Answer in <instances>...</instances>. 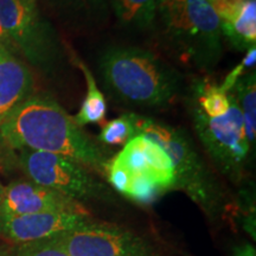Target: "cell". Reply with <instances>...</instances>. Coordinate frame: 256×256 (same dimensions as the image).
<instances>
[{
	"label": "cell",
	"instance_id": "6da1fadb",
	"mask_svg": "<svg viewBox=\"0 0 256 256\" xmlns=\"http://www.w3.org/2000/svg\"><path fill=\"white\" fill-rule=\"evenodd\" d=\"M0 139L14 150L68 156L87 168L106 171L107 160L96 144L52 98L30 96L0 124Z\"/></svg>",
	"mask_w": 256,
	"mask_h": 256
},
{
	"label": "cell",
	"instance_id": "7a4b0ae2",
	"mask_svg": "<svg viewBox=\"0 0 256 256\" xmlns=\"http://www.w3.org/2000/svg\"><path fill=\"white\" fill-rule=\"evenodd\" d=\"M156 19L165 46L182 62L202 70L218 63L222 19L206 0H158Z\"/></svg>",
	"mask_w": 256,
	"mask_h": 256
},
{
	"label": "cell",
	"instance_id": "3957f363",
	"mask_svg": "<svg viewBox=\"0 0 256 256\" xmlns=\"http://www.w3.org/2000/svg\"><path fill=\"white\" fill-rule=\"evenodd\" d=\"M104 87L118 100L156 107L177 95L180 78L151 51L133 46L110 48L100 60Z\"/></svg>",
	"mask_w": 256,
	"mask_h": 256
},
{
	"label": "cell",
	"instance_id": "277c9868",
	"mask_svg": "<svg viewBox=\"0 0 256 256\" xmlns=\"http://www.w3.org/2000/svg\"><path fill=\"white\" fill-rule=\"evenodd\" d=\"M108 180L115 190L136 203L150 204L176 188L174 168L162 146L138 134L107 162Z\"/></svg>",
	"mask_w": 256,
	"mask_h": 256
},
{
	"label": "cell",
	"instance_id": "5b68a950",
	"mask_svg": "<svg viewBox=\"0 0 256 256\" xmlns=\"http://www.w3.org/2000/svg\"><path fill=\"white\" fill-rule=\"evenodd\" d=\"M138 134H144L164 148L174 168L176 188L186 192L192 200L215 212L220 200L218 188L183 130L136 115Z\"/></svg>",
	"mask_w": 256,
	"mask_h": 256
},
{
	"label": "cell",
	"instance_id": "8992f818",
	"mask_svg": "<svg viewBox=\"0 0 256 256\" xmlns=\"http://www.w3.org/2000/svg\"><path fill=\"white\" fill-rule=\"evenodd\" d=\"M228 96L230 108L222 116H206L197 104L192 106L191 112L197 136L208 154L223 174L236 182L244 171L250 144L236 96L232 90L228 92Z\"/></svg>",
	"mask_w": 256,
	"mask_h": 256
},
{
	"label": "cell",
	"instance_id": "52a82bcc",
	"mask_svg": "<svg viewBox=\"0 0 256 256\" xmlns=\"http://www.w3.org/2000/svg\"><path fill=\"white\" fill-rule=\"evenodd\" d=\"M19 164L31 182L75 200L100 198L104 192L88 168L68 156L19 150Z\"/></svg>",
	"mask_w": 256,
	"mask_h": 256
},
{
	"label": "cell",
	"instance_id": "ba28073f",
	"mask_svg": "<svg viewBox=\"0 0 256 256\" xmlns=\"http://www.w3.org/2000/svg\"><path fill=\"white\" fill-rule=\"evenodd\" d=\"M46 238L70 256H153L150 246L136 234L94 220Z\"/></svg>",
	"mask_w": 256,
	"mask_h": 256
},
{
	"label": "cell",
	"instance_id": "9c48e42d",
	"mask_svg": "<svg viewBox=\"0 0 256 256\" xmlns=\"http://www.w3.org/2000/svg\"><path fill=\"white\" fill-rule=\"evenodd\" d=\"M0 24L30 62L43 64L52 58V34L40 19L36 0H0Z\"/></svg>",
	"mask_w": 256,
	"mask_h": 256
},
{
	"label": "cell",
	"instance_id": "30bf717a",
	"mask_svg": "<svg viewBox=\"0 0 256 256\" xmlns=\"http://www.w3.org/2000/svg\"><path fill=\"white\" fill-rule=\"evenodd\" d=\"M48 211L88 212L80 202L31 180H16L4 186L0 200V218Z\"/></svg>",
	"mask_w": 256,
	"mask_h": 256
},
{
	"label": "cell",
	"instance_id": "8fae6325",
	"mask_svg": "<svg viewBox=\"0 0 256 256\" xmlns=\"http://www.w3.org/2000/svg\"><path fill=\"white\" fill-rule=\"evenodd\" d=\"M89 212L48 211L0 218V235L14 244L38 241L90 222Z\"/></svg>",
	"mask_w": 256,
	"mask_h": 256
},
{
	"label": "cell",
	"instance_id": "7c38bea8",
	"mask_svg": "<svg viewBox=\"0 0 256 256\" xmlns=\"http://www.w3.org/2000/svg\"><path fill=\"white\" fill-rule=\"evenodd\" d=\"M32 87L28 66L11 50L0 46V124L32 96Z\"/></svg>",
	"mask_w": 256,
	"mask_h": 256
},
{
	"label": "cell",
	"instance_id": "4fadbf2b",
	"mask_svg": "<svg viewBox=\"0 0 256 256\" xmlns=\"http://www.w3.org/2000/svg\"><path fill=\"white\" fill-rule=\"evenodd\" d=\"M222 34L238 50L249 49L256 40V2L244 0L220 17Z\"/></svg>",
	"mask_w": 256,
	"mask_h": 256
},
{
	"label": "cell",
	"instance_id": "5bb4252c",
	"mask_svg": "<svg viewBox=\"0 0 256 256\" xmlns=\"http://www.w3.org/2000/svg\"><path fill=\"white\" fill-rule=\"evenodd\" d=\"M118 20L124 26L142 30L153 25L158 0H110Z\"/></svg>",
	"mask_w": 256,
	"mask_h": 256
},
{
	"label": "cell",
	"instance_id": "9a60e30c",
	"mask_svg": "<svg viewBox=\"0 0 256 256\" xmlns=\"http://www.w3.org/2000/svg\"><path fill=\"white\" fill-rule=\"evenodd\" d=\"M78 66L83 72L86 82H87V94H86L80 112L74 116V121L80 127L90 124H100L104 120L106 113H107V102L96 84L94 76L87 66L82 62H78Z\"/></svg>",
	"mask_w": 256,
	"mask_h": 256
},
{
	"label": "cell",
	"instance_id": "2e32d148",
	"mask_svg": "<svg viewBox=\"0 0 256 256\" xmlns=\"http://www.w3.org/2000/svg\"><path fill=\"white\" fill-rule=\"evenodd\" d=\"M232 90L236 96L244 121L246 136L249 144L255 142L256 136V83L255 72H249L235 83Z\"/></svg>",
	"mask_w": 256,
	"mask_h": 256
},
{
	"label": "cell",
	"instance_id": "e0dca14e",
	"mask_svg": "<svg viewBox=\"0 0 256 256\" xmlns=\"http://www.w3.org/2000/svg\"><path fill=\"white\" fill-rule=\"evenodd\" d=\"M136 136H138L136 114H124L106 124L98 139L106 145L119 146L126 145Z\"/></svg>",
	"mask_w": 256,
	"mask_h": 256
},
{
	"label": "cell",
	"instance_id": "ac0fdd59",
	"mask_svg": "<svg viewBox=\"0 0 256 256\" xmlns=\"http://www.w3.org/2000/svg\"><path fill=\"white\" fill-rule=\"evenodd\" d=\"M197 104L206 116L218 118L229 110L230 100L228 92H223L220 86L204 83L197 89Z\"/></svg>",
	"mask_w": 256,
	"mask_h": 256
},
{
	"label": "cell",
	"instance_id": "d6986e66",
	"mask_svg": "<svg viewBox=\"0 0 256 256\" xmlns=\"http://www.w3.org/2000/svg\"><path fill=\"white\" fill-rule=\"evenodd\" d=\"M8 256H70L48 238L23 243L11 249Z\"/></svg>",
	"mask_w": 256,
	"mask_h": 256
},
{
	"label": "cell",
	"instance_id": "ffe728a7",
	"mask_svg": "<svg viewBox=\"0 0 256 256\" xmlns=\"http://www.w3.org/2000/svg\"><path fill=\"white\" fill-rule=\"evenodd\" d=\"M107 0H49L58 11L69 16H89L100 11Z\"/></svg>",
	"mask_w": 256,
	"mask_h": 256
},
{
	"label": "cell",
	"instance_id": "44dd1931",
	"mask_svg": "<svg viewBox=\"0 0 256 256\" xmlns=\"http://www.w3.org/2000/svg\"><path fill=\"white\" fill-rule=\"evenodd\" d=\"M255 60H256V48L255 46H252L248 49L247 55H246L244 60H242L241 64L236 66V68L234 69L228 76H226V78L224 80L223 84L220 86V87L222 88V90L226 92L232 90L234 86H235V83L238 82V80L241 78L243 72H244L247 68H252V66H255Z\"/></svg>",
	"mask_w": 256,
	"mask_h": 256
},
{
	"label": "cell",
	"instance_id": "7402d4cb",
	"mask_svg": "<svg viewBox=\"0 0 256 256\" xmlns=\"http://www.w3.org/2000/svg\"><path fill=\"white\" fill-rule=\"evenodd\" d=\"M206 2L212 6L214 10L217 12V14L220 17L226 11H229L232 6L240 4V2H244V0H206Z\"/></svg>",
	"mask_w": 256,
	"mask_h": 256
},
{
	"label": "cell",
	"instance_id": "603a6c76",
	"mask_svg": "<svg viewBox=\"0 0 256 256\" xmlns=\"http://www.w3.org/2000/svg\"><path fill=\"white\" fill-rule=\"evenodd\" d=\"M232 256H256V249L252 243L244 242L232 248Z\"/></svg>",
	"mask_w": 256,
	"mask_h": 256
},
{
	"label": "cell",
	"instance_id": "cb8c5ba5",
	"mask_svg": "<svg viewBox=\"0 0 256 256\" xmlns=\"http://www.w3.org/2000/svg\"><path fill=\"white\" fill-rule=\"evenodd\" d=\"M0 46H4L6 49L8 50H14L16 49L14 43H12L11 40H10L8 32L4 30V28L2 26V24H0Z\"/></svg>",
	"mask_w": 256,
	"mask_h": 256
},
{
	"label": "cell",
	"instance_id": "d4e9b609",
	"mask_svg": "<svg viewBox=\"0 0 256 256\" xmlns=\"http://www.w3.org/2000/svg\"><path fill=\"white\" fill-rule=\"evenodd\" d=\"M10 250H11V249L6 248L5 246H2V244H0V256H8V252H10Z\"/></svg>",
	"mask_w": 256,
	"mask_h": 256
},
{
	"label": "cell",
	"instance_id": "484cf974",
	"mask_svg": "<svg viewBox=\"0 0 256 256\" xmlns=\"http://www.w3.org/2000/svg\"><path fill=\"white\" fill-rule=\"evenodd\" d=\"M2 192H4V186H2V184L0 183V200H2Z\"/></svg>",
	"mask_w": 256,
	"mask_h": 256
}]
</instances>
